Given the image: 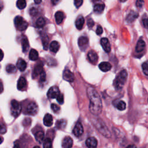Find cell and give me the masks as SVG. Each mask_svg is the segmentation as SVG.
Returning <instances> with one entry per match:
<instances>
[{"mask_svg":"<svg viewBox=\"0 0 148 148\" xmlns=\"http://www.w3.org/2000/svg\"><path fill=\"white\" fill-rule=\"evenodd\" d=\"M53 123V119L52 116L49 113L46 114L43 118V124L47 127H50L51 126H52Z\"/></svg>","mask_w":148,"mask_h":148,"instance_id":"obj_15","label":"cell"},{"mask_svg":"<svg viewBox=\"0 0 148 148\" xmlns=\"http://www.w3.org/2000/svg\"><path fill=\"white\" fill-rule=\"evenodd\" d=\"M11 113L14 117H17L21 113L22 105L20 103L15 100L11 101Z\"/></svg>","mask_w":148,"mask_h":148,"instance_id":"obj_3","label":"cell"},{"mask_svg":"<svg viewBox=\"0 0 148 148\" xmlns=\"http://www.w3.org/2000/svg\"><path fill=\"white\" fill-rule=\"evenodd\" d=\"M94 24V21L92 19H89L87 20V26H88V27H92Z\"/></svg>","mask_w":148,"mask_h":148,"instance_id":"obj_42","label":"cell"},{"mask_svg":"<svg viewBox=\"0 0 148 148\" xmlns=\"http://www.w3.org/2000/svg\"><path fill=\"white\" fill-rule=\"evenodd\" d=\"M65 126V121L64 120H59L57 123V127L58 128H62Z\"/></svg>","mask_w":148,"mask_h":148,"instance_id":"obj_35","label":"cell"},{"mask_svg":"<svg viewBox=\"0 0 148 148\" xmlns=\"http://www.w3.org/2000/svg\"><path fill=\"white\" fill-rule=\"evenodd\" d=\"M6 131H7L6 127L2 124L1 127V134H4V133L6 132Z\"/></svg>","mask_w":148,"mask_h":148,"instance_id":"obj_43","label":"cell"},{"mask_svg":"<svg viewBox=\"0 0 148 148\" xmlns=\"http://www.w3.org/2000/svg\"><path fill=\"white\" fill-rule=\"evenodd\" d=\"M83 133V128L81 122H78L73 129V134L76 137H80Z\"/></svg>","mask_w":148,"mask_h":148,"instance_id":"obj_7","label":"cell"},{"mask_svg":"<svg viewBox=\"0 0 148 148\" xmlns=\"http://www.w3.org/2000/svg\"><path fill=\"white\" fill-rule=\"evenodd\" d=\"M88 38L86 37H81L78 39V45L81 50H84L86 49L88 44Z\"/></svg>","mask_w":148,"mask_h":148,"instance_id":"obj_11","label":"cell"},{"mask_svg":"<svg viewBox=\"0 0 148 148\" xmlns=\"http://www.w3.org/2000/svg\"><path fill=\"white\" fill-rule=\"evenodd\" d=\"M120 1H122V2H124V1H126V0H120Z\"/></svg>","mask_w":148,"mask_h":148,"instance_id":"obj_48","label":"cell"},{"mask_svg":"<svg viewBox=\"0 0 148 148\" xmlns=\"http://www.w3.org/2000/svg\"><path fill=\"white\" fill-rule=\"evenodd\" d=\"M18 89L21 91L24 90L27 87V81L24 77H20L18 82Z\"/></svg>","mask_w":148,"mask_h":148,"instance_id":"obj_14","label":"cell"},{"mask_svg":"<svg viewBox=\"0 0 148 148\" xmlns=\"http://www.w3.org/2000/svg\"><path fill=\"white\" fill-rule=\"evenodd\" d=\"M115 107H116V108L118 110L124 111L126 109V104L125 102H124L123 101H119L116 103Z\"/></svg>","mask_w":148,"mask_h":148,"instance_id":"obj_28","label":"cell"},{"mask_svg":"<svg viewBox=\"0 0 148 148\" xmlns=\"http://www.w3.org/2000/svg\"><path fill=\"white\" fill-rule=\"evenodd\" d=\"M43 148H52V140L48 138L45 139L43 143Z\"/></svg>","mask_w":148,"mask_h":148,"instance_id":"obj_30","label":"cell"},{"mask_svg":"<svg viewBox=\"0 0 148 148\" xmlns=\"http://www.w3.org/2000/svg\"><path fill=\"white\" fill-rule=\"evenodd\" d=\"M51 108L54 112H57L59 111V110H60V107H59L57 105L55 104V103H52L51 105Z\"/></svg>","mask_w":148,"mask_h":148,"instance_id":"obj_36","label":"cell"},{"mask_svg":"<svg viewBox=\"0 0 148 148\" xmlns=\"http://www.w3.org/2000/svg\"><path fill=\"white\" fill-rule=\"evenodd\" d=\"M63 77L65 81L69 82H72L74 81V79H75L73 73L69 69H65L63 72Z\"/></svg>","mask_w":148,"mask_h":148,"instance_id":"obj_8","label":"cell"},{"mask_svg":"<svg viewBox=\"0 0 148 148\" xmlns=\"http://www.w3.org/2000/svg\"><path fill=\"white\" fill-rule=\"evenodd\" d=\"M92 1H93L94 2H95V1H100V0H92Z\"/></svg>","mask_w":148,"mask_h":148,"instance_id":"obj_49","label":"cell"},{"mask_svg":"<svg viewBox=\"0 0 148 148\" xmlns=\"http://www.w3.org/2000/svg\"><path fill=\"white\" fill-rule=\"evenodd\" d=\"M127 78V72L126 70L123 69L118 74L116 79L114 81L113 85L115 88L117 90L122 89L124 84H125Z\"/></svg>","mask_w":148,"mask_h":148,"instance_id":"obj_2","label":"cell"},{"mask_svg":"<svg viewBox=\"0 0 148 148\" xmlns=\"http://www.w3.org/2000/svg\"><path fill=\"white\" fill-rule=\"evenodd\" d=\"M126 148H137V147L134 145H130L128 146Z\"/></svg>","mask_w":148,"mask_h":148,"instance_id":"obj_45","label":"cell"},{"mask_svg":"<svg viewBox=\"0 0 148 148\" xmlns=\"http://www.w3.org/2000/svg\"><path fill=\"white\" fill-rule=\"evenodd\" d=\"M22 46L23 49V52H26L29 48V42L26 38H23L22 40Z\"/></svg>","mask_w":148,"mask_h":148,"instance_id":"obj_26","label":"cell"},{"mask_svg":"<svg viewBox=\"0 0 148 148\" xmlns=\"http://www.w3.org/2000/svg\"><path fill=\"white\" fill-rule=\"evenodd\" d=\"M16 6L19 9H23L26 7V0H18L16 3Z\"/></svg>","mask_w":148,"mask_h":148,"instance_id":"obj_31","label":"cell"},{"mask_svg":"<svg viewBox=\"0 0 148 148\" xmlns=\"http://www.w3.org/2000/svg\"><path fill=\"white\" fill-rule=\"evenodd\" d=\"M142 23L145 28H148V18H143L142 19Z\"/></svg>","mask_w":148,"mask_h":148,"instance_id":"obj_41","label":"cell"},{"mask_svg":"<svg viewBox=\"0 0 148 148\" xmlns=\"http://www.w3.org/2000/svg\"><path fill=\"white\" fill-rule=\"evenodd\" d=\"M64 18V13L62 11H58L55 14V19L57 24H60L62 23Z\"/></svg>","mask_w":148,"mask_h":148,"instance_id":"obj_18","label":"cell"},{"mask_svg":"<svg viewBox=\"0 0 148 148\" xmlns=\"http://www.w3.org/2000/svg\"><path fill=\"white\" fill-rule=\"evenodd\" d=\"M87 96L90 100L89 109L94 115H98L102 111V101L100 95L94 88L90 87L87 88Z\"/></svg>","mask_w":148,"mask_h":148,"instance_id":"obj_1","label":"cell"},{"mask_svg":"<svg viewBox=\"0 0 148 148\" xmlns=\"http://www.w3.org/2000/svg\"><path fill=\"white\" fill-rule=\"evenodd\" d=\"M45 23H46V22L45 20V19H44L43 18H39L37 22H36V24L37 26L38 27H43L45 25Z\"/></svg>","mask_w":148,"mask_h":148,"instance_id":"obj_32","label":"cell"},{"mask_svg":"<svg viewBox=\"0 0 148 148\" xmlns=\"http://www.w3.org/2000/svg\"><path fill=\"white\" fill-rule=\"evenodd\" d=\"M105 9V5L101 4H97L94 7V11L97 13H102Z\"/></svg>","mask_w":148,"mask_h":148,"instance_id":"obj_27","label":"cell"},{"mask_svg":"<svg viewBox=\"0 0 148 148\" xmlns=\"http://www.w3.org/2000/svg\"><path fill=\"white\" fill-rule=\"evenodd\" d=\"M38 111V107L35 102H31L29 103L27 108V112L28 114L30 115H35Z\"/></svg>","mask_w":148,"mask_h":148,"instance_id":"obj_5","label":"cell"},{"mask_svg":"<svg viewBox=\"0 0 148 148\" xmlns=\"http://www.w3.org/2000/svg\"><path fill=\"white\" fill-rule=\"evenodd\" d=\"M51 1L53 5H56L58 3L59 0H51Z\"/></svg>","mask_w":148,"mask_h":148,"instance_id":"obj_44","label":"cell"},{"mask_svg":"<svg viewBox=\"0 0 148 148\" xmlns=\"http://www.w3.org/2000/svg\"><path fill=\"white\" fill-rule=\"evenodd\" d=\"M112 68L111 64L108 62H102L99 64V68L103 72H107Z\"/></svg>","mask_w":148,"mask_h":148,"instance_id":"obj_17","label":"cell"},{"mask_svg":"<svg viewBox=\"0 0 148 148\" xmlns=\"http://www.w3.org/2000/svg\"><path fill=\"white\" fill-rule=\"evenodd\" d=\"M142 68L145 75L148 76V61L145 62L142 64Z\"/></svg>","mask_w":148,"mask_h":148,"instance_id":"obj_33","label":"cell"},{"mask_svg":"<svg viewBox=\"0 0 148 148\" xmlns=\"http://www.w3.org/2000/svg\"><path fill=\"white\" fill-rule=\"evenodd\" d=\"M138 17V14L134 11H131L127 17V21L129 23L134 21Z\"/></svg>","mask_w":148,"mask_h":148,"instance_id":"obj_22","label":"cell"},{"mask_svg":"<svg viewBox=\"0 0 148 148\" xmlns=\"http://www.w3.org/2000/svg\"><path fill=\"white\" fill-rule=\"evenodd\" d=\"M102 32H103V29H102V27H101V26L98 25V26H97V29H96V34H97V35H100L102 34Z\"/></svg>","mask_w":148,"mask_h":148,"instance_id":"obj_39","label":"cell"},{"mask_svg":"<svg viewBox=\"0 0 148 148\" xmlns=\"http://www.w3.org/2000/svg\"><path fill=\"white\" fill-rule=\"evenodd\" d=\"M14 22L16 28L19 31H24L28 27V23L21 16H16Z\"/></svg>","mask_w":148,"mask_h":148,"instance_id":"obj_4","label":"cell"},{"mask_svg":"<svg viewBox=\"0 0 148 148\" xmlns=\"http://www.w3.org/2000/svg\"><path fill=\"white\" fill-rule=\"evenodd\" d=\"M34 2L37 4H39L42 2V0H34Z\"/></svg>","mask_w":148,"mask_h":148,"instance_id":"obj_46","label":"cell"},{"mask_svg":"<svg viewBox=\"0 0 148 148\" xmlns=\"http://www.w3.org/2000/svg\"><path fill=\"white\" fill-rule=\"evenodd\" d=\"M84 19L83 16H79L76 22H75V26L77 28V29H82L83 27V25H84Z\"/></svg>","mask_w":148,"mask_h":148,"instance_id":"obj_23","label":"cell"},{"mask_svg":"<svg viewBox=\"0 0 148 148\" xmlns=\"http://www.w3.org/2000/svg\"><path fill=\"white\" fill-rule=\"evenodd\" d=\"M86 145L88 148H97L98 142L96 138L89 137L86 139Z\"/></svg>","mask_w":148,"mask_h":148,"instance_id":"obj_10","label":"cell"},{"mask_svg":"<svg viewBox=\"0 0 148 148\" xmlns=\"http://www.w3.org/2000/svg\"><path fill=\"white\" fill-rule=\"evenodd\" d=\"M56 98H57V102L60 103V104H63V103H64V96L62 94L60 93L57 96V97Z\"/></svg>","mask_w":148,"mask_h":148,"instance_id":"obj_34","label":"cell"},{"mask_svg":"<svg viewBox=\"0 0 148 148\" xmlns=\"http://www.w3.org/2000/svg\"><path fill=\"white\" fill-rule=\"evenodd\" d=\"M60 49V44L57 41H53L50 45V50L53 53H57Z\"/></svg>","mask_w":148,"mask_h":148,"instance_id":"obj_21","label":"cell"},{"mask_svg":"<svg viewBox=\"0 0 148 148\" xmlns=\"http://www.w3.org/2000/svg\"><path fill=\"white\" fill-rule=\"evenodd\" d=\"M60 94L59 88L57 86H53L49 88L47 96L49 98H56Z\"/></svg>","mask_w":148,"mask_h":148,"instance_id":"obj_6","label":"cell"},{"mask_svg":"<svg viewBox=\"0 0 148 148\" xmlns=\"http://www.w3.org/2000/svg\"><path fill=\"white\" fill-rule=\"evenodd\" d=\"M73 145L72 139L68 136L65 137L62 141L63 148H71Z\"/></svg>","mask_w":148,"mask_h":148,"instance_id":"obj_13","label":"cell"},{"mask_svg":"<svg viewBox=\"0 0 148 148\" xmlns=\"http://www.w3.org/2000/svg\"><path fill=\"white\" fill-rule=\"evenodd\" d=\"M33 148H40L39 146H35L34 147H33Z\"/></svg>","mask_w":148,"mask_h":148,"instance_id":"obj_50","label":"cell"},{"mask_svg":"<svg viewBox=\"0 0 148 148\" xmlns=\"http://www.w3.org/2000/svg\"><path fill=\"white\" fill-rule=\"evenodd\" d=\"M16 67L13 64H8L6 67V71L9 73H13L16 72Z\"/></svg>","mask_w":148,"mask_h":148,"instance_id":"obj_29","label":"cell"},{"mask_svg":"<svg viewBox=\"0 0 148 148\" xmlns=\"http://www.w3.org/2000/svg\"><path fill=\"white\" fill-rule=\"evenodd\" d=\"M17 67L20 71H24L27 68V63L22 58H19L17 62Z\"/></svg>","mask_w":148,"mask_h":148,"instance_id":"obj_20","label":"cell"},{"mask_svg":"<svg viewBox=\"0 0 148 148\" xmlns=\"http://www.w3.org/2000/svg\"><path fill=\"white\" fill-rule=\"evenodd\" d=\"M100 42H101V45L103 49L104 50V51L107 53L110 52L111 48V45H110L108 39L106 38H102L101 39Z\"/></svg>","mask_w":148,"mask_h":148,"instance_id":"obj_9","label":"cell"},{"mask_svg":"<svg viewBox=\"0 0 148 148\" xmlns=\"http://www.w3.org/2000/svg\"><path fill=\"white\" fill-rule=\"evenodd\" d=\"M143 4H144L143 0H137V2H136V6L138 8H141L143 7Z\"/></svg>","mask_w":148,"mask_h":148,"instance_id":"obj_38","label":"cell"},{"mask_svg":"<svg viewBox=\"0 0 148 148\" xmlns=\"http://www.w3.org/2000/svg\"><path fill=\"white\" fill-rule=\"evenodd\" d=\"M43 67L42 65L38 64L37 65L34 69V72H33V77L34 78L35 77L38 76L39 75H41V74L43 72Z\"/></svg>","mask_w":148,"mask_h":148,"instance_id":"obj_19","label":"cell"},{"mask_svg":"<svg viewBox=\"0 0 148 148\" xmlns=\"http://www.w3.org/2000/svg\"><path fill=\"white\" fill-rule=\"evenodd\" d=\"M74 4L77 8H79L83 4V0H74Z\"/></svg>","mask_w":148,"mask_h":148,"instance_id":"obj_37","label":"cell"},{"mask_svg":"<svg viewBox=\"0 0 148 148\" xmlns=\"http://www.w3.org/2000/svg\"><path fill=\"white\" fill-rule=\"evenodd\" d=\"M1 60H3V52L2 50H1Z\"/></svg>","mask_w":148,"mask_h":148,"instance_id":"obj_47","label":"cell"},{"mask_svg":"<svg viewBox=\"0 0 148 148\" xmlns=\"http://www.w3.org/2000/svg\"><path fill=\"white\" fill-rule=\"evenodd\" d=\"M35 138L39 143H42L44 139V132L42 130H39L36 132L35 134Z\"/></svg>","mask_w":148,"mask_h":148,"instance_id":"obj_25","label":"cell"},{"mask_svg":"<svg viewBox=\"0 0 148 148\" xmlns=\"http://www.w3.org/2000/svg\"><path fill=\"white\" fill-rule=\"evenodd\" d=\"M39 54L38 52L35 49H31L29 53V58L32 61H36L38 60Z\"/></svg>","mask_w":148,"mask_h":148,"instance_id":"obj_24","label":"cell"},{"mask_svg":"<svg viewBox=\"0 0 148 148\" xmlns=\"http://www.w3.org/2000/svg\"><path fill=\"white\" fill-rule=\"evenodd\" d=\"M87 57L88 60L92 64H96L98 61V55L93 50H90L88 52L87 54Z\"/></svg>","mask_w":148,"mask_h":148,"instance_id":"obj_12","label":"cell"},{"mask_svg":"<svg viewBox=\"0 0 148 148\" xmlns=\"http://www.w3.org/2000/svg\"><path fill=\"white\" fill-rule=\"evenodd\" d=\"M40 82H44L46 81V74L45 72H43L41 75H40Z\"/></svg>","mask_w":148,"mask_h":148,"instance_id":"obj_40","label":"cell"},{"mask_svg":"<svg viewBox=\"0 0 148 148\" xmlns=\"http://www.w3.org/2000/svg\"><path fill=\"white\" fill-rule=\"evenodd\" d=\"M145 46H146V44H145V42H144V41L142 39H140L137 42L136 48V50L138 53L142 52L145 50Z\"/></svg>","mask_w":148,"mask_h":148,"instance_id":"obj_16","label":"cell"}]
</instances>
